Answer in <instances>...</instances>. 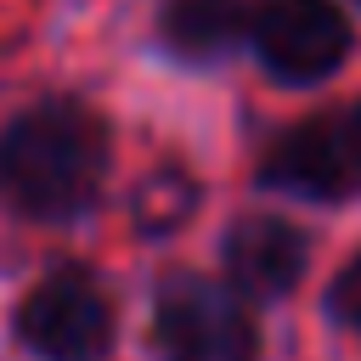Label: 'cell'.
Listing matches in <instances>:
<instances>
[{
  "label": "cell",
  "instance_id": "6da1fadb",
  "mask_svg": "<svg viewBox=\"0 0 361 361\" xmlns=\"http://www.w3.org/2000/svg\"><path fill=\"white\" fill-rule=\"evenodd\" d=\"M113 135L79 96L28 102L0 130V197L28 220H79L107 180Z\"/></svg>",
  "mask_w": 361,
  "mask_h": 361
},
{
  "label": "cell",
  "instance_id": "7a4b0ae2",
  "mask_svg": "<svg viewBox=\"0 0 361 361\" xmlns=\"http://www.w3.org/2000/svg\"><path fill=\"white\" fill-rule=\"evenodd\" d=\"M158 361H259V327L231 282L203 271H169L152 288Z\"/></svg>",
  "mask_w": 361,
  "mask_h": 361
},
{
  "label": "cell",
  "instance_id": "3957f363",
  "mask_svg": "<svg viewBox=\"0 0 361 361\" xmlns=\"http://www.w3.org/2000/svg\"><path fill=\"white\" fill-rule=\"evenodd\" d=\"M259 186L305 203H344L361 192V96L282 130L259 158Z\"/></svg>",
  "mask_w": 361,
  "mask_h": 361
},
{
  "label": "cell",
  "instance_id": "277c9868",
  "mask_svg": "<svg viewBox=\"0 0 361 361\" xmlns=\"http://www.w3.org/2000/svg\"><path fill=\"white\" fill-rule=\"evenodd\" d=\"M11 333L45 361H102L113 350L118 316L107 288L85 265H62L23 293V305L11 310Z\"/></svg>",
  "mask_w": 361,
  "mask_h": 361
},
{
  "label": "cell",
  "instance_id": "5b68a950",
  "mask_svg": "<svg viewBox=\"0 0 361 361\" xmlns=\"http://www.w3.org/2000/svg\"><path fill=\"white\" fill-rule=\"evenodd\" d=\"M248 45L276 85H322L350 56V23L333 0H259Z\"/></svg>",
  "mask_w": 361,
  "mask_h": 361
},
{
  "label": "cell",
  "instance_id": "8992f818",
  "mask_svg": "<svg viewBox=\"0 0 361 361\" xmlns=\"http://www.w3.org/2000/svg\"><path fill=\"white\" fill-rule=\"evenodd\" d=\"M220 265H226V282L243 299L276 305L305 282L310 237L282 214H237L220 237Z\"/></svg>",
  "mask_w": 361,
  "mask_h": 361
},
{
  "label": "cell",
  "instance_id": "52a82bcc",
  "mask_svg": "<svg viewBox=\"0 0 361 361\" xmlns=\"http://www.w3.org/2000/svg\"><path fill=\"white\" fill-rule=\"evenodd\" d=\"M259 0H164L158 39L180 62H214L254 34Z\"/></svg>",
  "mask_w": 361,
  "mask_h": 361
},
{
  "label": "cell",
  "instance_id": "ba28073f",
  "mask_svg": "<svg viewBox=\"0 0 361 361\" xmlns=\"http://www.w3.org/2000/svg\"><path fill=\"white\" fill-rule=\"evenodd\" d=\"M192 209H197V180H192L186 169H175V164L152 169V175L135 186V197H130V214H135V231H141V237H169V231H180V226L192 220Z\"/></svg>",
  "mask_w": 361,
  "mask_h": 361
},
{
  "label": "cell",
  "instance_id": "9c48e42d",
  "mask_svg": "<svg viewBox=\"0 0 361 361\" xmlns=\"http://www.w3.org/2000/svg\"><path fill=\"white\" fill-rule=\"evenodd\" d=\"M327 322H338L344 333L361 338V254H350L338 265V276L327 282Z\"/></svg>",
  "mask_w": 361,
  "mask_h": 361
},
{
  "label": "cell",
  "instance_id": "30bf717a",
  "mask_svg": "<svg viewBox=\"0 0 361 361\" xmlns=\"http://www.w3.org/2000/svg\"><path fill=\"white\" fill-rule=\"evenodd\" d=\"M355 6H361V0H355Z\"/></svg>",
  "mask_w": 361,
  "mask_h": 361
}]
</instances>
